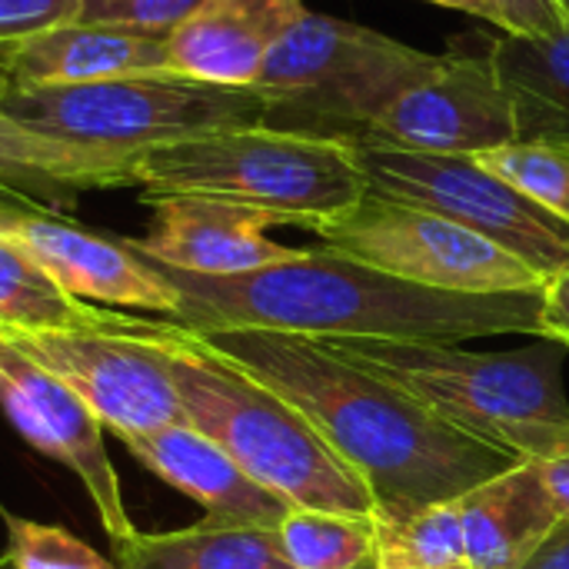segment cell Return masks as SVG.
<instances>
[{
	"label": "cell",
	"instance_id": "5b68a950",
	"mask_svg": "<svg viewBox=\"0 0 569 569\" xmlns=\"http://www.w3.org/2000/svg\"><path fill=\"white\" fill-rule=\"evenodd\" d=\"M133 187H143V197L233 200L307 230L340 217L367 193L350 143L267 127L147 147L133 157Z\"/></svg>",
	"mask_w": 569,
	"mask_h": 569
},
{
	"label": "cell",
	"instance_id": "9a60e30c",
	"mask_svg": "<svg viewBox=\"0 0 569 569\" xmlns=\"http://www.w3.org/2000/svg\"><path fill=\"white\" fill-rule=\"evenodd\" d=\"M120 443L143 470L200 503L207 513L203 520L277 530L293 510L277 493L263 490L247 470L233 463L223 447H217L190 423L123 437Z\"/></svg>",
	"mask_w": 569,
	"mask_h": 569
},
{
	"label": "cell",
	"instance_id": "d4e9b609",
	"mask_svg": "<svg viewBox=\"0 0 569 569\" xmlns=\"http://www.w3.org/2000/svg\"><path fill=\"white\" fill-rule=\"evenodd\" d=\"M477 160L553 217L569 220V140H513Z\"/></svg>",
	"mask_w": 569,
	"mask_h": 569
},
{
	"label": "cell",
	"instance_id": "83f0119b",
	"mask_svg": "<svg viewBox=\"0 0 569 569\" xmlns=\"http://www.w3.org/2000/svg\"><path fill=\"white\" fill-rule=\"evenodd\" d=\"M490 20L507 33L523 37H553L569 23L567 0H483Z\"/></svg>",
	"mask_w": 569,
	"mask_h": 569
},
{
	"label": "cell",
	"instance_id": "4fadbf2b",
	"mask_svg": "<svg viewBox=\"0 0 569 569\" xmlns=\"http://www.w3.org/2000/svg\"><path fill=\"white\" fill-rule=\"evenodd\" d=\"M0 240L33 260L60 290L87 303L177 313V290L130 240L97 233L53 210L0 203Z\"/></svg>",
	"mask_w": 569,
	"mask_h": 569
},
{
	"label": "cell",
	"instance_id": "e575fe53",
	"mask_svg": "<svg viewBox=\"0 0 569 569\" xmlns=\"http://www.w3.org/2000/svg\"><path fill=\"white\" fill-rule=\"evenodd\" d=\"M0 569H10V560H7V557H0Z\"/></svg>",
	"mask_w": 569,
	"mask_h": 569
},
{
	"label": "cell",
	"instance_id": "52a82bcc",
	"mask_svg": "<svg viewBox=\"0 0 569 569\" xmlns=\"http://www.w3.org/2000/svg\"><path fill=\"white\" fill-rule=\"evenodd\" d=\"M3 110L43 137L140 153L203 133L263 127L267 100L257 87L153 70L67 87H10Z\"/></svg>",
	"mask_w": 569,
	"mask_h": 569
},
{
	"label": "cell",
	"instance_id": "3957f363",
	"mask_svg": "<svg viewBox=\"0 0 569 569\" xmlns=\"http://www.w3.org/2000/svg\"><path fill=\"white\" fill-rule=\"evenodd\" d=\"M320 343L353 367L397 383L467 437L530 463L569 453L567 347L553 340L540 337V343L507 353L380 337H340Z\"/></svg>",
	"mask_w": 569,
	"mask_h": 569
},
{
	"label": "cell",
	"instance_id": "277c9868",
	"mask_svg": "<svg viewBox=\"0 0 569 569\" xmlns=\"http://www.w3.org/2000/svg\"><path fill=\"white\" fill-rule=\"evenodd\" d=\"M160 323V347L190 427L293 510L377 517L367 483L290 400L207 350L190 330Z\"/></svg>",
	"mask_w": 569,
	"mask_h": 569
},
{
	"label": "cell",
	"instance_id": "44dd1931",
	"mask_svg": "<svg viewBox=\"0 0 569 569\" xmlns=\"http://www.w3.org/2000/svg\"><path fill=\"white\" fill-rule=\"evenodd\" d=\"M120 569H293L277 530L200 520L170 533H140L113 547Z\"/></svg>",
	"mask_w": 569,
	"mask_h": 569
},
{
	"label": "cell",
	"instance_id": "4dcf8cb0",
	"mask_svg": "<svg viewBox=\"0 0 569 569\" xmlns=\"http://www.w3.org/2000/svg\"><path fill=\"white\" fill-rule=\"evenodd\" d=\"M523 569H569V520H560Z\"/></svg>",
	"mask_w": 569,
	"mask_h": 569
},
{
	"label": "cell",
	"instance_id": "7a4b0ae2",
	"mask_svg": "<svg viewBox=\"0 0 569 569\" xmlns=\"http://www.w3.org/2000/svg\"><path fill=\"white\" fill-rule=\"evenodd\" d=\"M160 270L177 290L170 323L190 333L260 330L307 340L380 337L423 343L540 333L543 287L523 293H447L397 280L330 247L300 250L283 263L233 277Z\"/></svg>",
	"mask_w": 569,
	"mask_h": 569
},
{
	"label": "cell",
	"instance_id": "30bf717a",
	"mask_svg": "<svg viewBox=\"0 0 569 569\" xmlns=\"http://www.w3.org/2000/svg\"><path fill=\"white\" fill-rule=\"evenodd\" d=\"M160 320L117 313L110 323L87 330H33L0 337L63 380L93 410V417L117 440H123L187 423L160 347Z\"/></svg>",
	"mask_w": 569,
	"mask_h": 569
},
{
	"label": "cell",
	"instance_id": "f1b7e54d",
	"mask_svg": "<svg viewBox=\"0 0 569 569\" xmlns=\"http://www.w3.org/2000/svg\"><path fill=\"white\" fill-rule=\"evenodd\" d=\"M77 0H0V47L73 20Z\"/></svg>",
	"mask_w": 569,
	"mask_h": 569
},
{
	"label": "cell",
	"instance_id": "d590c367",
	"mask_svg": "<svg viewBox=\"0 0 569 569\" xmlns=\"http://www.w3.org/2000/svg\"><path fill=\"white\" fill-rule=\"evenodd\" d=\"M447 569H473L470 563H457V567H447Z\"/></svg>",
	"mask_w": 569,
	"mask_h": 569
},
{
	"label": "cell",
	"instance_id": "2e32d148",
	"mask_svg": "<svg viewBox=\"0 0 569 569\" xmlns=\"http://www.w3.org/2000/svg\"><path fill=\"white\" fill-rule=\"evenodd\" d=\"M153 70H170V37L110 23L67 20L0 47V77L10 87H67Z\"/></svg>",
	"mask_w": 569,
	"mask_h": 569
},
{
	"label": "cell",
	"instance_id": "6da1fadb",
	"mask_svg": "<svg viewBox=\"0 0 569 569\" xmlns=\"http://www.w3.org/2000/svg\"><path fill=\"white\" fill-rule=\"evenodd\" d=\"M207 350L290 400L367 483L377 523L397 527L517 467L520 457L460 433L427 403L320 340L233 330L193 333Z\"/></svg>",
	"mask_w": 569,
	"mask_h": 569
},
{
	"label": "cell",
	"instance_id": "d6a6232c",
	"mask_svg": "<svg viewBox=\"0 0 569 569\" xmlns=\"http://www.w3.org/2000/svg\"><path fill=\"white\" fill-rule=\"evenodd\" d=\"M427 3H437V7H450V10H463V13H473V17H483L490 20V7L483 0H427ZM493 23V20H490Z\"/></svg>",
	"mask_w": 569,
	"mask_h": 569
},
{
	"label": "cell",
	"instance_id": "e0dca14e",
	"mask_svg": "<svg viewBox=\"0 0 569 569\" xmlns=\"http://www.w3.org/2000/svg\"><path fill=\"white\" fill-rule=\"evenodd\" d=\"M10 83L0 77V190L17 200L63 213L87 190L133 187V157L123 150L43 137L3 110Z\"/></svg>",
	"mask_w": 569,
	"mask_h": 569
},
{
	"label": "cell",
	"instance_id": "ba28073f",
	"mask_svg": "<svg viewBox=\"0 0 569 569\" xmlns=\"http://www.w3.org/2000/svg\"><path fill=\"white\" fill-rule=\"evenodd\" d=\"M353 157L367 193L450 217L523 260L543 280L569 267V220L523 197L477 157L417 153L380 143H357Z\"/></svg>",
	"mask_w": 569,
	"mask_h": 569
},
{
	"label": "cell",
	"instance_id": "603a6c76",
	"mask_svg": "<svg viewBox=\"0 0 569 569\" xmlns=\"http://www.w3.org/2000/svg\"><path fill=\"white\" fill-rule=\"evenodd\" d=\"M277 537L293 569H377V517L290 510Z\"/></svg>",
	"mask_w": 569,
	"mask_h": 569
},
{
	"label": "cell",
	"instance_id": "ffe728a7",
	"mask_svg": "<svg viewBox=\"0 0 569 569\" xmlns=\"http://www.w3.org/2000/svg\"><path fill=\"white\" fill-rule=\"evenodd\" d=\"M490 60L517 107L520 140H569V23L553 37L503 33Z\"/></svg>",
	"mask_w": 569,
	"mask_h": 569
},
{
	"label": "cell",
	"instance_id": "8992f818",
	"mask_svg": "<svg viewBox=\"0 0 569 569\" xmlns=\"http://www.w3.org/2000/svg\"><path fill=\"white\" fill-rule=\"evenodd\" d=\"M437 63L440 53L303 10L267 53L253 87L267 100V130L357 147L383 110Z\"/></svg>",
	"mask_w": 569,
	"mask_h": 569
},
{
	"label": "cell",
	"instance_id": "836d02e7",
	"mask_svg": "<svg viewBox=\"0 0 569 569\" xmlns=\"http://www.w3.org/2000/svg\"><path fill=\"white\" fill-rule=\"evenodd\" d=\"M0 203H13V207H30V203H23V200H17L13 193H7V190H0ZM40 210V207H37Z\"/></svg>",
	"mask_w": 569,
	"mask_h": 569
},
{
	"label": "cell",
	"instance_id": "484cf974",
	"mask_svg": "<svg viewBox=\"0 0 569 569\" xmlns=\"http://www.w3.org/2000/svg\"><path fill=\"white\" fill-rule=\"evenodd\" d=\"M7 523V560L10 569H120L93 547L53 523L3 513Z\"/></svg>",
	"mask_w": 569,
	"mask_h": 569
},
{
	"label": "cell",
	"instance_id": "8fae6325",
	"mask_svg": "<svg viewBox=\"0 0 569 569\" xmlns=\"http://www.w3.org/2000/svg\"><path fill=\"white\" fill-rule=\"evenodd\" d=\"M513 140H520L517 107L507 97L490 53H447L383 110L363 143L480 157Z\"/></svg>",
	"mask_w": 569,
	"mask_h": 569
},
{
	"label": "cell",
	"instance_id": "ac0fdd59",
	"mask_svg": "<svg viewBox=\"0 0 569 569\" xmlns=\"http://www.w3.org/2000/svg\"><path fill=\"white\" fill-rule=\"evenodd\" d=\"M303 10V0H213L170 33V70L253 87L267 53Z\"/></svg>",
	"mask_w": 569,
	"mask_h": 569
},
{
	"label": "cell",
	"instance_id": "9c48e42d",
	"mask_svg": "<svg viewBox=\"0 0 569 569\" xmlns=\"http://www.w3.org/2000/svg\"><path fill=\"white\" fill-rule=\"evenodd\" d=\"M323 247L397 280L447 293H523L547 280L463 223L423 207L363 193L313 230Z\"/></svg>",
	"mask_w": 569,
	"mask_h": 569
},
{
	"label": "cell",
	"instance_id": "cb8c5ba5",
	"mask_svg": "<svg viewBox=\"0 0 569 569\" xmlns=\"http://www.w3.org/2000/svg\"><path fill=\"white\" fill-rule=\"evenodd\" d=\"M457 500L427 507L397 527L377 523L380 527L377 569H447L467 563L463 517Z\"/></svg>",
	"mask_w": 569,
	"mask_h": 569
},
{
	"label": "cell",
	"instance_id": "d6986e66",
	"mask_svg": "<svg viewBox=\"0 0 569 569\" xmlns=\"http://www.w3.org/2000/svg\"><path fill=\"white\" fill-rule=\"evenodd\" d=\"M467 563L473 569H523L560 523L540 467L520 460L460 500Z\"/></svg>",
	"mask_w": 569,
	"mask_h": 569
},
{
	"label": "cell",
	"instance_id": "f546056e",
	"mask_svg": "<svg viewBox=\"0 0 569 569\" xmlns=\"http://www.w3.org/2000/svg\"><path fill=\"white\" fill-rule=\"evenodd\" d=\"M543 340H553L569 350V267L557 270L543 283V300H540V333Z\"/></svg>",
	"mask_w": 569,
	"mask_h": 569
},
{
	"label": "cell",
	"instance_id": "7402d4cb",
	"mask_svg": "<svg viewBox=\"0 0 569 569\" xmlns=\"http://www.w3.org/2000/svg\"><path fill=\"white\" fill-rule=\"evenodd\" d=\"M113 317V310H103L60 290L13 243L0 240V333L87 330L103 327Z\"/></svg>",
	"mask_w": 569,
	"mask_h": 569
},
{
	"label": "cell",
	"instance_id": "5bb4252c",
	"mask_svg": "<svg viewBox=\"0 0 569 569\" xmlns=\"http://www.w3.org/2000/svg\"><path fill=\"white\" fill-rule=\"evenodd\" d=\"M140 200L153 210V220L140 240H130V247L160 267L203 277H233L300 253L297 247H283L267 237L270 227H283L280 217L267 210L197 193Z\"/></svg>",
	"mask_w": 569,
	"mask_h": 569
},
{
	"label": "cell",
	"instance_id": "4316f807",
	"mask_svg": "<svg viewBox=\"0 0 569 569\" xmlns=\"http://www.w3.org/2000/svg\"><path fill=\"white\" fill-rule=\"evenodd\" d=\"M213 0H77L73 20L170 37L177 27L193 20Z\"/></svg>",
	"mask_w": 569,
	"mask_h": 569
},
{
	"label": "cell",
	"instance_id": "1f68e13d",
	"mask_svg": "<svg viewBox=\"0 0 569 569\" xmlns=\"http://www.w3.org/2000/svg\"><path fill=\"white\" fill-rule=\"evenodd\" d=\"M540 467V477H543V487L557 507V517L569 520V453L567 457H557V460H543L537 463Z\"/></svg>",
	"mask_w": 569,
	"mask_h": 569
},
{
	"label": "cell",
	"instance_id": "7c38bea8",
	"mask_svg": "<svg viewBox=\"0 0 569 569\" xmlns=\"http://www.w3.org/2000/svg\"><path fill=\"white\" fill-rule=\"evenodd\" d=\"M0 407L17 433L43 457L63 463L87 490L103 533L113 547L137 537L127 513L120 477L103 443V423L50 370L23 357L0 337Z\"/></svg>",
	"mask_w": 569,
	"mask_h": 569
}]
</instances>
